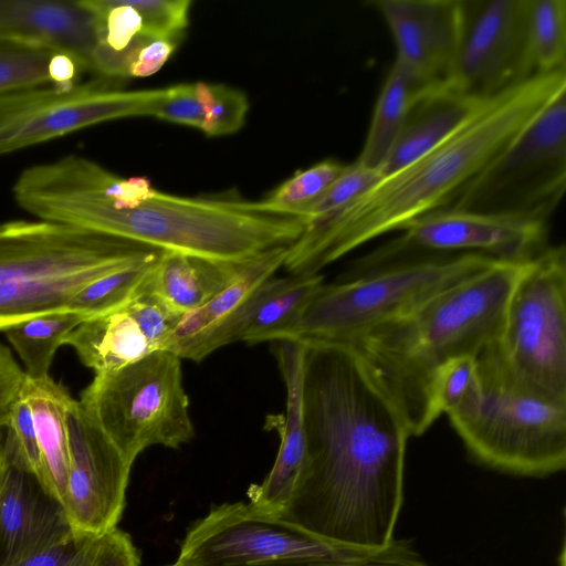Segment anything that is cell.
<instances>
[{
  "label": "cell",
  "mask_w": 566,
  "mask_h": 566,
  "mask_svg": "<svg viewBox=\"0 0 566 566\" xmlns=\"http://www.w3.org/2000/svg\"><path fill=\"white\" fill-rule=\"evenodd\" d=\"M303 342L305 461L281 517L339 544L387 547L403 499L405 418L355 346Z\"/></svg>",
  "instance_id": "1"
},
{
  "label": "cell",
  "mask_w": 566,
  "mask_h": 566,
  "mask_svg": "<svg viewBox=\"0 0 566 566\" xmlns=\"http://www.w3.org/2000/svg\"><path fill=\"white\" fill-rule=\"evenodd\" d=\"M12 191L41 221L217 260L289 247L304 230L300 218L239 209L233 198L167 193L146 177L124 178L77 155L24 169Z\"/></svg>",
  "instance_id": "2"
},
{
  "label": "cell",
  "mask_w": 566,
  "mask_h": 566,
  "mask_svg": "<svg viewBox=\"0 0 566 566\" xmlns=\"http://www.w3.org/2000/svg\"><path fill=\"white\" fill-rule=\"evenodd\" d=\"M566 88V71L536 73L484 98L447 140L408 166L382 176L343 210L305 227L287 248L290 274H316L360 245L449 207L533 118Z\"/></svg>",
  "instance_id": "3"
},
{
  "label": "cell",
  "mask_w": 566,
  "mask_h": 566,
  "mask_svg": "<svg viewBox=\"0 0 566 566\" xmlns=\"http://www.w3.org/2000/svg\"><path fill=\"white\" fill-rule=\"evenodd\" d=\"M531 260H496L350 344L401 411L410 437L436 421L430 390L438 368L458 356H478L496 339L510 296Z\"/></svg>",
  "instance_id": "4"
},
{
  "label": "cell",
  "mask_w": 566,
  "mask_h": 566,
  "mask_svg": "<svg viewBox=\"0 0 566 566\" xmlns=\"http://www.w3.org/2000/svg\"><path fill=\"white\" fill-rule=\"evenodd\" d=\"M0 237V331L66 311L85 286L159 251L46 221H10Z\"/></svg>",
  "instance_id": "5"
},
{
  "label": "cell",
  "mask_w": 566,
  "mask_h": 566,
  "mask_svg": "<svg viewBox=\"0 0 566 566\" xmlns=\"http://www.w3.org/2000/svg\"><path fill=\"white\" fill-rule=\"evenodd\" d=\"M494 342L476 356L482 391L479 406L450 422L470 453L490 468L526 476L564 470L566 399L518 377Z\"/></svg>",
  "instance_id": "6"
},
{
  "label": "cell",
  "mask_w": 566,
  "mask_h": 566,
  "mask_svg": "<svg viewBox=\"0 0 566 566\" xmlns=\"http://www.w3.org/2000/svg\"><path fill=\"white\" fill-rule=\"evenodd\" d=\"M182 566H429L405 541L379 549L339 544L249 503H223L187 532Z\"/></svg>",
  "instance_id": "7"
},
{
  "label": "cell",
  "mask_w": 566,
  "mask_h": 566,
  "mask_svg": "<svg viewBox=\"0 0 566 566\" xmlns=\"http://www.w3.org/2000/svg\"><path fill=\"white\" fill-rule=\"evenodd\" d=\"M476 252L420 255L323 285L293 339L352 344L492 265Z\"/></svg>",
  "instance_id": "8"
},
{
  "label": "cell",
  "mask_w": 566,
  "mask_h": 566,
  "mask_svg": "<svg viewBox=\"0 0 566 566\" xmlns=\"http://www.w3.org/2000/svg\"><path fill=\"white\" fill-rule=\"evenodd\" d=\"M78 402L132 463L149 447L177 449L195 437L181 358L169 350L95 375Z\"/></svg>",
  "instance_id": "9"
},
{
  "label": "cell",
  "mask_w": 566,
  "mask_h": 566,
  "mask_svg": "<svg viewBox=\"0 0 566 566\" xmlns=\"http://www.w3.org/2000/svg\"><path fill=\"white\" fill-rule=\"evenodd\" d=\"M566 188V88L449 206L548 222Z\"/></svg>",
  "instance_id": "10"
},
{
  "label": "cell",
  "mask_w": 566,
  "mask_h": 566,
  "mask_svg": "<svg viewBox=\"0 0 566 566\" xmlns=\"http://www.w3.org/2000/svg\"><path fill=\"white\" fill-rule=\"evenodd\" d=\"M494 345L522 379L566 399V249L545 247L527 264Z\"/></svg>",
  "instance_id": "11"
},
{
  "label": "cell",
  "mask_w": 566,
  "mask_h": 566,
  "mask_svg": "<svg viewBox=\"0 0 566 566\" xmlns=\"http://www.w3.org/2000/svg\"><path fill=\"white\" fill-rule=\"evenodd\" d=\"M109 81L0 93V155L113 119L154 117L165 87L126 91Z\"/></svg>",
  "instance_id": "12"
},
{
  "label": "cell",
  "mask_w": 566,
  "mask_h": 566,
  "mask_svg": "<svg viewBox=\"0 0 566 566\" xmlns=\"http://www.w3.org/2000/svg\"><path fill=\"white\" fill-rule=\"evenodd\" d=\"M548 222L441 208L412 221L396 240L358 261L360 272L420 255L476 252L507 262L533 259L546 245Z\"/></svg>",
  "instance_id": "13"
},
{
  "label": "cell",
  "mask_w": 566,
  "mask_h": 566,
  "mask_svg": "<svg viewBox=\"0 0 566 566\" xmlns=\"http://www.w3.org/2000/svg\"><path fill=\"white\" fill-rule=\"evenodd\" d=\"M528 0H462L452 88L488 98L536 74L527 39Z\"/></svg>",
  "instance_id": "14"
},
{
  "label": "cell",
  "mask_w": 566,
  "mask_h": 566,
  "mask_svg": "<svg viewBox=\"0 0 566 566\" xmlns=\"http://www.w3.org/2000/svg\"><path fill=\"white\" fill-rule=\"evenodd\" d=\"M66 426L70 465L61 505L73 531L102 535L122 517L133 463L74 398Z\"/></svg>",
  "instance_id": "15"
},
{
  "label": "cell",
  "mask_w": 566,
  "mask_h": 566,
  "mask_svg": "<svg viewBox=\"0 0 566 566\" xmlns=\"http://www.w3.org/2000/svg\"><path fill=\"white\" fill-rule=\"evenodd\" d=\"M395 45V63L420 91L452 88L462 0H375Z\"/></svg>",
  "instance_id": "16"
},
{
  "label": "cell",
  "mask_w": 566,
  "mask_h": 566,
  "mask_svg": "<svg viewBox=\"0 0 566 566\" xmlns=\"http://www.w3.org/2000/svg\"><path fill=\"white\" fill-rule=\"evenodd\" d=\"M287 248L275 247L248 259L229 286L181 317L163 349L200 363L214 350L235 343L253 296L283 266Z\"/></svg>",
  "instance_id": "17"
},
{
  "label": "cell",
  "mask_w": 566,
  "mask_h": 566,
  "mask_svg": "<svg viewBox=\"0 0 566 566\" xmlns=\"http://www.w3.org/2000/svg\"><path fill=\"white\" fill-rule=\"evenodd\" d=\"M272 353L284 382V415H270L265 428L277 431L281 442L272 469L260 484L248 490L249 504L258 512L281 516L298 482L306 451L303 418L304 342H272Z\"/></svg>",
  "instance_id": "18"
},
{
  "label": "cell",
  "mask_w": 566,
  "mask_h": 566,
  "mask_svg": "<svg viewBox=\"0 0 566 566\" xmlns=\"http://www.w3.org/2000/svg\"><path fill=\"white\" fill-rule=\"evenodd\" d=\"M61 503L31 472L8 461L0 480V566H10L70 530Z\"/></svg>",
  "instance_id": "19"
},
{
  "label": "cell",
  "mask_w": 566,
  "mask_h": 566,
  "mask_svg": "<svg viewBox=\"0 0 566 566\" xmlns=\"http://www.w3.org/2000/svg\"><path fill=\"white\" fill-rule=\"evenodd\" d=\"M0 38L61 50L91 71L96 19L82 1L0 0Z\"/></svg>",
  "instance_id": "20"
},
{
  "label": "cell",
  "mask_w": 566,
  "mask_h": 566,
  "mask_svg": "<svg viewBox=\"0 0 566 566\" xmlns=\"http://www.w3.org/2000/svg\"><path fill=\"white\" fill-rule=\"evenodd\" d=\"M483 99L453 88L419 93L380 168V176L398 171L442 144L467 122Z\"/></svg>",
  "instance_id": "21"
},
{
  "label": "cell",
  "mask_w": 566,
  "mask_h": 566,
  "mask_svg": "<svg viewBox=\"0 0 566 566\" xmlns=\"http://www.w3.org/2000/svg\"><path fill=\"white\" fill-rule=\"evenodd\" d=\"M245 261L160 251L144 286L184 316L229 286L238 277Z\"/></svg>",
  "instance_id": "22"
},
{
  "label": "cell",
  "mask_w": 566,
  "mask_h": 566,
  "mask_svg": "<svg viewBox=\"0 0 566 566\" xmlns=\"http://www.w3.org/2000/svg\"><path fill=\"white\" fill-rule=\"evenodd\" d=\"M323 285L319 273L269 279L253 296L237 342L254 345L292 338Z\"/></svg>",
  "instance_id": "23"
},
{
  "label": "cell",
  "mask_w": 566,
  "mask_h": 566,
  "mask_svg": "<svg viewBox=\"0 0 566 566\" xmlns=\"http://www.w3.org/2000/svg\"><path fill=\"white\" fill-rule=\"evenodd\" d=\"M20 391L32 409L41 461L40 482L61 503L70 465L66 410L73 397L51 376L31 379L24 375Z\"/></svg>",
  "instance_id": "24"
},
{
  "label": "cell",
  "mask_w": 566,
  "mask_h": 566,
  "mask_svg": "<svg viewBox=\"0 0 566 566\" xmlns=\"http://www.w3.org/2000/svg\"><path fill=\"white\" fill-rule=\"evenodd\" d=\"M95 375L120 369L156 352L127 304L83 321L64 338Z\"/></svg>",
  "instance_id": "25"
},
{
  "label": "cell",
  "mask_w": 566,
  "mask_h": 566,
  "mask_svg": "<svg viewBox=\"0 0 566 566\" xmlns=\"http://www.w3.org/2000/svg\"><path fill=\"white\" fill-rule=\"evenodd\" d=\"M81 73L76 60L61 50L0 38V93L40 85L67 88Z\"/></svg>",
  "instance_id": "26"
},
{
  "label": "cell",
  "mask_w": 566,
  "mask_h": 566,
  "mask_svg": "<svg viewBox=\"0 0 566 566\" xmlns=\"http://www.w3.org/2000/svg\"><path fill=\"white\" fill-rule=\"evenodd\" d=\"M421 92L423 91L394 62L377 97L367 136L356 163L380 171L413 101Z\"/></svg>",
  "instance_id": "27"
},
{
  "label": "cell",
  "mask_w": 566,
  "mask_h": 566,
  "mask_svg": "<svg viewBox=\"0 0 566 566\" xmlns=\"http://www.w3.org/2000/svg\"><path fill=\"white\" fill-rule=\"evenodd\" d=\"M84 318L71 311L43 314L13 325L4 331L6 337L19 355L24 375L31 379L50 376V367L64 338Z\"/></svg>",
  "instance_id": "28"
},
{
  "label": "cell",
  "mask_w": 566,
  "mask_h": 566,
  "mask_svg": "<svg viewBox=\"0 0 566 566\" xmlns=\"http://www.w3.org/2000/svg\"><path fill=\"white\" fill-rule=\"evenodd\" d=\"M347 164L324 159L296 171L259 201L233 199L234 206L247 211L302 219L306 210L343 174Z\"/></svg>",
  "instance_id": "29"
},
{
  "label": "cell",
  "mask_w": 566,
  "mask_h": 566,
  "mask_svg": "<svg viewBox=\"0 0 566 566\" xmlns=\"http://www.w3.org/2000/svg\"><path fill=\"white\" fill-rule=\"evenodd\" d=\"M159 253L156 251L133 265L92 282L71 300L66 311L77 313L86 321L123 307L140 291Z\"/></svg>",
  "instance_id": "30"
},
{
  "label": "cell",
  "mask_w": 566,
  "mask_h": 566,
  "mask_svg": "<svg viewBox=\"0 0 566 566\" xmlns=\"http://www.w3.org/2000/svg\"><path fill=\"white\" fill-rule=\"evenodd\" d=\"M526 28L536 72L565 70L566 1L528 0Z\"/></svg>",
  "instance_id": "31"
},
{
  "label": "cell",
  "mask_w": 566,
  "mask_h": 566,
  "mask_svg": "<svg viewBox=\"0 0 566 566\" xmlns=\"http://www.w3.org/2000/svg\"><path fill=\"white\" fill-rule=\"evenodd\" d=\"M481 381L475 355H462L446 361L436 371L430 390L431 410L437 420L471 413L481 400Z\"/></svg>",
  "instance_id": "32"
},
{
  "label": "cell",
  "mask_w": 566,
  "mask_h": 566,
  "mask_svg": "<svg viewBox=\"0 0 566 566\" xmlns=\"http://www.w3.org/2000/svg\"><path fill=\"white\" fill-rule=\"evenodd\" d=\"M195 90L203 109L201 132L208 137H220L239 132L247 119L250 103L247 94L224 83L195 82Z\"/></svg>",
  "instance_id": "33"
},
{
  "label": "cell",
  "mask_w": 566,
  "mask_h": 566,
  "mask_svg": "<svg viewBox=\"0 0 566 566\" xmlns=\"http://www.w3.org/2000/svg\"><path fill=\"white\" fill-rule=\"evenodd\" d=\"M4 430L8 461L40 480L41 461L32 409L20 390L10 406Z\"/></svg>",
  "instance_id": "34"
},
{
  "label": "cell",
  "mask_w": 566,
  "mask_h": 566,
  "mask_svg": "<svg viewBox=\"0 0 566 566\" xmlns=\"http://www.w3.org/2000/svg\"><path fill=\"white\" fill-rule=\"evenodd\" d=\"M380 178L379 171L363 167L356 161L347 164L343 174L306 210L302 218L304 226L316 224L336 214Z\"/></svg>",
  "instance_id": "35"
},
{
  "label": "cell",
  "mask_w": 566,
  "mask_h": 566,
  "mask_svg": "<svg viewBox=\"0 0 566 566\" xmlns=\"http://www.w3.org/2000/svg\"><path fill=\"white\" fill-rule=\"evenodd\" d=\"M142 19L139 34L180 43L189 27L191 0H127Z\"/></svg>",
  "instance_id": "36"
},
{
  "label": "cell",
  "mask_w": 566,
  "mask_h": 566,
  "mask_svg": "<svg viewBox=\"0 0 566 566\" xmlns=\"http://www.w3.org/2000/svg\"><path fill=\"white\" fill-rule=\"evenodd\" d=\"M99 537L70 528L10 566H91Z\"/></svg>",
  "instance_id": "37"
},
{
  "label": "cell",
  "mask_w": 566,
  "mask_h": 566,
  "mask_svg": "<svg viewBox=\"0 0 566 566\" xmlns=\"http://www.w3.org/2000/svg\"><path fill=\"white\" fill-rule=\"evenodd\" d=\"M154 117L201 130L205 115L195 83H178L165 87L164 97Z\"/></svg>",
  "instance_id": "38"
},
{
  "label": "cell",
  "mask_w": 566,
  "mask_h": 566,
  "mask_svg": "<svg viewBox=\"0 0 566 566\" xmlns=\"http://www.w3.org/2000/svg\"><path fill=\"white\" fill-rule=\"evenodd\" d=\"M140 559L130 536L114 527L99 537L91 566H139Z\"/></svg>",
  "instance_id": "39"
},
{
  "label": "cell",
  "mask_w": 566,
  "mask_h": 566,
  "mask_svg": "<svg viewBox=\"0 0 566 566\" xmlns=\"http://www.w3.org/2000/svg\"><path fill=\"white\" fill-rule=\"evenodd\" d=\"M178 43L168 40H149L138 51L129 77H148L156 74L170 59Z\"/></svg>",
  "instance_id": "40"
},
{
  "label": "cell",
  "mask_w": 566,
  "mask_h": 566,
  "mask_svg": "<svg viewBox=\"0 0 566 566\" xmlns=\"http://www.w3.org/2000/svg\"><path fill=\"white\" fill-rule=\"evenodd\" d=\"M24 371L15 361L11 350L0 343V391L20 389Z\"/></svg>",
  "instance_id": "41"
},
{
  "label": "cell",
  "mask_w": 566,
  "mask_h": 566,
  "mask_svg": "<svg viewBox=\"0 0 566 566\" xmlns=\"http://www.w3.org/2000/svg\"><path fill=\"white\" fill-rule=\"evenodd\" d=\"M18 392L19 389L0 391V428H4L10 406Z\"/></svg>",
  "instance_id": "42"
},
{
  "label": "cell",
  "mask_w": 566,
  "mask_h": 566,
  "mask_svg": "<svg viewBox=\"0 0 566 566\" xmlns=\"http://www.w3.org/2000/svg\"><path fill=\"white\" fill-rule=\"evenodd\" d=\"M8 464V459L4 448V428H0V480Z\"/></svg>",
  "instance_id": "43"
},
{
  "label": "cell",
  "mask_w": 566,
  "mask_h": 566,
  "mask_svg": "<svg viewBox=\"0 0 566 566\" xmlns=\"http://www.w3.org/2000/svg\"><path fill=\"white\" fill-rule=\"evenodd\" d=\"M4 229H6V224H4V223H1V224H0V237L3 234Z\"/></svg>",
  "instance_id": "44"
},
{
  "label": "cell",
  "mask_w": 566,
  "mask_h": 566,
  "mask_svg": "<svg viewBox=\"0 0 566 566\" xmlns=\"http://www.w3.org/2000/svg\"><path fill=\"white\" fill-rule=\"evenodd\" d=\"M168 566H182V565H180V564H178V563L176 562L175 564H172V565H168Z\"/></svg>",
  "instance_id": "45"
}]
</instances>
